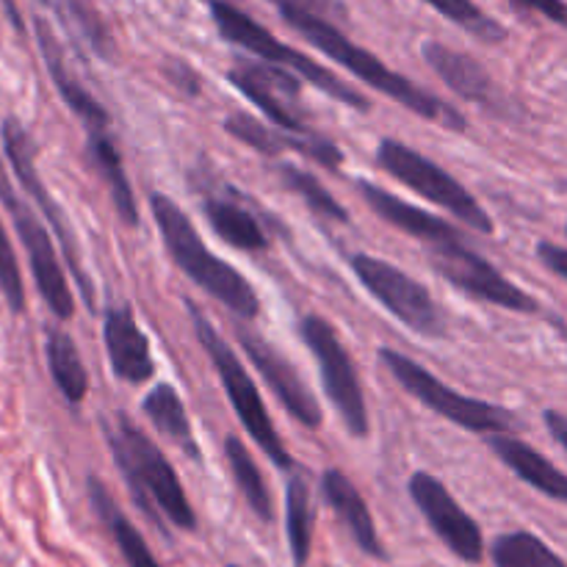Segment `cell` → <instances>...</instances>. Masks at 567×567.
<instances>
[{
	"label": "cell",
	"mask_w": 567,
	"mask_h": 567,
	"mask_svg": "<svg viewBox=\"0 0 567 567\" xmlns=\"http://www.w3.org/2000/svg\"><path fill=\"white\" fill-rule=\"evenodd\" d=\"M410 498L419 507V513L424 515L426 524L432 526L437 537H441L443 546L454 554L457 559L468 565H480L485 557V540H482V529L463 507H460L457 498L449 493V487L443 485L437 476L419 471V474L410 476Z\"/></svg>",
	"instance_id": "14"
},
{
	"label": "cell",
	"mask_w": 567,
	"mask_h": 567,
	"mask_svg": "<svg viewBox=\"0 0 567 567\" xmlns=\"http://www.w3.org/2000/svg\"><path fill=\"white\" fill-rule=\"evenodd\" d=\"M203 214L208 219L210 230L230 247L244 249V252H264L269 247V236L260 227V221L238 199H227L216 194V197L203 199Z\"/></svg>",
	"instance_id": "24"
},
{
	"label": "cell",
	"mask_w": 567,
	"mask_h": 567,
	"mask_svg": "<svg viewBox=\"0 0 567 567\" xmlns=\"http://www.w3.org/2000/svg\"><path fill=\"white\" fill-rule=\"evenodd\" d=\"M358 192L360 197L365 199V205H369L382 221H388V225H393L396 230L413 236L415 241H421L424 247H435V244L460 236L457 227L443 221L441 216H432L426 214V210L415 208V205L404 203L402 197L385 192V188L377 186V183L358 181Z\"/></svg>",
	"instance_id": "20"
},
{
	"label": "cell",
	"mask_w": 567,
	"mask_h": 567,
	"mask_svg": "<svg viewBox=\"0 0 567 567\" xmlns=\"http://www.w3.org/2000/svg\"><path fill=\"white\" fill-rule=\"evenodd\" d=\"M430 9L446 17L449 22L468 31L471 37L485 44H502L507 39V28L498 20H493L487 11H482L474 0H424Z\"/></svg>",
	"instance_id": "32"
},
{
	"label": "cell",
	"mask_w": 567,
	"mask_h": 567,
	"mask_svg": "<svg viewBox=\"0 0 567 567\" xmlns=\"http://www.w3.org/2000/svg\"><path fill=\"white\" fill-rule=\"evenodd\" d=\"M321 496L330 504L332 513L341 518V524L347 526V532L352 535L354 546H358L360 551L369 554V557L374 559L388 557L363 496H360V491L352 485V480H349L343 471L327 468L324 474H321Z\"/></svg>",
	"instance_id": "21"
},
{
	"label": "cell",
	"mask_w": 567,
	"mask_h": 567,
	"mask_svg": "<svg viewBox=\"0 0 567 567\" xmlns=\"http://www.w3.org/2000/svg\"><path fill=\"white\" fill-rule=\"evenodd\" d=\"M426 249H430L432 266H435L437 275L446 277L454 288H460L468 297L480 299V302H491L496 308L513 310V313H537L540 310L532 293H526L524 288L507 280L491 260H485L476 249H471L463 241V236L449 238V241Z\"/></svg>",
	"instance_id": "10"
},
{
	"label": "cell",
	"mask_w": 567,
	"mask_h": 567,
	"mask_svg": "<svg viewBox=\"0 0 567 567\" xmlns=\"http://www.w3.org/2000/svg\"><path fill=\"white\" fill-rule=\"evenodd\" d=\"M565 233H567V227H565Z\"/></svg>",
	"instance_id": "43"
},
{
	"label": "cell",
	"mask_w": 567,
	"mask_h": 567,
	"mask_svg": "<svg viewBox=\"0 0 567 567\" xmlns=\"http://www.w3.org/2000/svg\"><path fill=\"white\" fill-rule=\"evenodd\" d=\"M377 164L388 175L396 177L402 186H408L410 192L421 194L424 199H430V203L441 205L449 214L457 216L471 230L482 233V236H493L491 216L476 203L474 194L457 177L449 175L443 166H437L435 161L421 155L419 150L408 147V144L396 142V138H382L380 147H377Z\"/></svg>",
	"instance_id": "7"
},
{
	"label": "cell",
	"mask_w": 567,
	"mask_h": 567,
	"mask_svg": "<svg viewBox=\"0 0 567 567\" xmlns=\"http://www.w3.org/2000/svg\"><path fill=\"white\" fill-rule=\"evenodd\" d=\"M543 421H546V430L551 432L554 441L567 452V415L559 413V410H546Z\"/></svg>",
	"instance_id": "39"
},
{
	"label": "cell",
	"mask_w": 567,
	"mask_h": 567,
	"mask_svg": "<svg viewBox=\"0 0 567 567\" xmlns=\"http://www.w3.org/2000/svg\"><path fill=\"white\" fill-rule=\"evenodd\" d=\"M380 363L391 371L393 380L404 388L413 399H419L426 410H432L441 419L476 432V435H502V432L518 430L520 421L513 410L498 408V404L468 399L437 380L430 369L415 363L408 354L396 349H380Z\"/></svg>",
	"instance_id": "6"
},
{
	"label": "cell",
	"mask_w": 567,
	"mask_h": 567,
	"mask_svg": "<svg viewBox=\"0 0 567 567\" xmlns=\"http://www.w3.org/2000/svg\"><path fill=\"white\" fill-rule=\"evenodd\" d=\"M150 210H153L155 225H158L161 238H164V247L166 252H169L172 264H175L194 286H199L205 293L219 299V302L225 305L227 310H233L241 321L258 319L260 299L258 293H255V288L249 286V280L241 271L233 269L230 264L216 258V255L205 247V241L199 238L197 227L192 225L186 210H183L175 199L166 197V194L161 192L150 194Z\"/></svg>",
	"instance_id": "3"
},
{
	"label": "cell",
	"mask_w": 567,
	"mask_h": 567,
	"mask_svg": "<svg viewBox=\"0 0 567 567\" xmlns=\"http://www.w3.org/2000/svg\"><path fill=\"white\" fill-rule=\"evenodd\" d=\"M103 343L116 380L131 382V385H144L153 380V352H150V341L138 327L131 305H116V308L105 310Z\"/></svg>",
	"instance_id": "18"
},
{
	"label": "cell",
	"mask_w": 567,
	"mask_h": 567,
	"mask_svg": "<svg viewBox=\"0 0 567 567\" xmlns=\"http://www.w3.org/2000/svg\"><path fill=\"white\" fill-rule=\"evenodd\" d=\"M103 432L133 502L147 515V520H153L155 529L164 535L166 524L183 532L197 529V515L188 504L186 491L153 437H147V432L133 424L125 413H114L111 421L103 419Z\"/></svg>",
	"instance_id": "1"
},
{
	"label": "cell",
	"mask_w": 567,
	"mask_h": 567,
	"mask_svg": "<svg viewBox=\"0 0 567 567\" xmlns=\"http://www.w3.org/2000/svg\"><path fill=\"white\" fill-rule=\"evenodd\" d=\"M186 310H188V319H192L194 324V332H197V341L203 343L205 354H208L210 363H214V371L219 374L221 388H225L227 399H230L233 410H236L244 430H247L249 437L264 449V454L277 465V468L280 471L297 468L291 452H288L286 443H282L280 435H277V426L271 424L269 410H266L264 399H260L258 385L252 382L249 371L244 369L238 354L233 352L230 343L216 332V327L210 324L208 316H205L192 299H186Z\"/></svg>",
	"instance_id": "4"
},
{
	"label": "cell",
	"mask_w": 567,
	"mask_h": 567,
	"mask_svg": "<svg viewBox=\"0 0 567 567\" xmlns=\"http://www.w3.org/2000/svg\"><path fill=\"white\" fill-rule=\"evenodd\" d=\"M0 293L9 302L14 313L25 310V291H22L20 266H17L14 249H11L9 236H6L3 225H0Z\"/></svg>",
	"instance_id": "34"
},
{
	"label": "cell",
	"mask_w": 567,
	"mask_h": 567,
	"mask_svg": "<svg viewBox=\"0 0 567 567\" xmlns=\"http://www.w3.org/2000/svg\"><path fill=\"white\" fill-rule=\"evenodd\" d=\"M61 20H66V25L100 55V59H114L116 44L111 39V31L105 28V22L100 20L97 11L89 6V0H59Z\"/></svg>",
	"instance_id": "33"
},
{
	"label": "cell",
	"mask_w": 567,
	"mask_h": 567,
	"mask_svg": "<svg viewBox=\"0 0 567 567\" xmlns=\"http://www.w3.org/2000/svg\"><path fill=\"white\" fill-rule=\"evenodd\" d=\"M299 338H302L305 347H308L310 354L316 358L324 393L330 396V402L336 404L338 415L343 419L347 430L352 432L354 437L369 435L371 424L363 385H360L352 354L347 352L343 341L338 338L336 327L327 319H321V316L310 313L299 321Z\"/></svg>",
	"instance_id": "8"
},
{
	"label": "cell",
	"mask_w": 567,
	"mask_h": 567,
	"mask_svg": "<svg viewBox=\"0 0 567 567\" xmlns=\"http://www.w3.org/2000/svg\"><path fill=\"white\" fill-rule=\"evenodd\" d=\"M33 28H37L39 50H42V59H44V64H48L50 78H53L55 89H59V94L64 97V103L70 105L72 114H75L78 120L86 125V133L109 131V125H111L109 111L97 103V97H94V94L89 92L81 81H78L75 72L70 70L64 48L59 44L53 28L48 25V20L37 17V20H33Z\"/></svg>",
	"instance_id": "19"
},
{
	"label": "cell",
	"mask_w": 567,
	"mask_h": 567,
	"mask_svg": "<svg viewBox=\"0 0 567 567\" xmlns=\"http://www.w3.org/2000/svg\"><path fill=\"white\" fill-rule=\"evenodd\" d=\"M42 3H48V0H42Z\"/></svg>",
	"instance_id": "41"
},
{
	"label": "cell",
	"mask_w": 567,
	"mask_h": 567,
	"mask_svg": "<svg viewBox=\"0 0 567 567\" xmlns=\"http://www.w3.org/2000/svg\"><path fill=\"white\" fill-rule=\"evenodd\" d=\"M280 17L293 28V31L302 33L316 50L330 55V59L338 61L343 70H349L354 78L369 83V86L377 89L380 94L396 100L399 105H404L408 111L419 114L421 120L435 122V125L446 127V131H465V116L460 114L457 109L446 105L441 97H435L432 92L421 89L419 83H413L410 78L393 72L391 66L382 64L371 50L354 44L352 39L341 31L338 22L321 20V17L313 14H302V11H282Z\"/></svg>",
	"instance_id": "2"
},
{
	"label": "cell",
	"mask_w": 567,
	"mask_h": 567,
	"mask_svg": "<svg viewBox=\"0 0 567 567\" xmlns=\"http://www.w3.org/2000/svg\"><path fill=\"white\" fill-rule=\"evenodd\" d=\"M89 502H92L94 513L100 515V520L105 524V529L114 537L116 548H120L122 559H125L127 567H161L158 559L153 557L150 546L144 543L142 532L120 513V507L114 504V498L109 496L100 480H89Z\"/></svg>",
	"instance_id": "25"
},
{
	"label": "cell",
	"mask_w": 567,
	"mask_h": 567,
	"mask_svg": "<svg viewBox=\"0 0 567 567\" xmlns=\"http://www.w3.org/2000/svg\"><path fill=\"white\" fill-rule=\"evenodd\" d=\"M164 75L166 81L172 83V86L177 89L181 94H186V97H197L199 92H203V86H199V75L197 70H194L192 64H186L183 59H169L164 64Z\"/></svg>",
	"instance_id": "36"
},
{
	"label": "cell",
	"mask_w": 567,
	"mask_h": 567,
	"mask_svg": "<svg viewBox=\"0 0 567 567\" xmlns=\"http://www.w3.org/2000/svg\"><path fill=\"white\" fill-rule=\"evenodd\" d=\"M421 55H424L426 66L468 103H476L480 109L493 111V114L507 116V97L502 94L498 83L493 81L491 72L468 53L449 48L441 42H424L421 44Z\"/></svg>",
	"instance_id": "17"
},
{
	"label": "cell",
	"mask_w": 567,
	"mask_h": 567,
	"mask_svg": "<svg viewBox=\"0 0 567 567\" xmlns=\"http://www.w3.org/2000/svg\"><path fill=\"white\" fill-rule=\"evenodd\" d=\"M225 457H227V465H230L233 480H236L238 493L244 496L247 507L252 509L260 520H266V524H269V520L275 518L271 493H269V487H266V480H264V474H260L258 463H255L252 454H249V449L241 443V437H236V435L227 437Z\"/></svg>",
	"instance_id": "29"
},
{
	"label": "cell",
	"mask_w": 567,
	"mask_h": 567,
	"mask_svg": "<svg viewBox=\"0 0 567 567\" xmlns=\"http://www.w3.org/2000/svg\"><path fill=\"white\" fill-rule=\"evenodd\" d=\"M225 131L230 133L236 142L247 144L255 153L260 155H280L286 150H293V153L305 155L313 164L324 166V169L338 172L343 166V153L332 138L321 136V133H291L282 131V127H269L264 122H258L255 116L244 114V111H236L225 120Z\"/></svg>",
	"instance_id": "16"
},
{
	"label": "cell",
	"mask_w": 567,
	"mask_h": 567,
	"mask_svg": "<svg viewBox=\"0 0 567 567\" xmlns=\"http://www.w3.org/2000/svg\"><path fill=\"white\" fill-rule=\"evenodd\" d=\"M44 354H48L50 377L61 396L70 404H81L89 393V374L70 332H64L61 327H50L44 332Z\"/></svg>",
	"instance_id": "27"
},
{
	"label": "cell",
	"mask_w": 567,
	"mask_h": 567,
	"mask_svg": "<svg viewBox=\"0 0 567 567\" xmlns=\"http://www.w3.org/2000/svg\"><path fill=\"white\" fill-rule=\"evenodd\" d=\"M349 266L358 275V280L363 282L365 291L382 305L391 316H396L408 330L419 332L426 338H441L443 332V316L437 310L432 293L421 286L419 280H413L410 275H404L402 269H396L388 260L374 258V255L358 252L349 258Z\"/></svg>",
	"instance_id": "9"
},
{
	"label": "cell",
	"mask_w": 567,
	"mask_h": 567,
	"mask_svg": "<svg viewBox=\"0 0 567 567\" xmlns=\"http://www.w3.org/2000/svg\"><path fill=\"white\" fill-rule=\"evenodd\" d=\"M0 199H3L6 210H9L11 221L17 227V236H20L22 247H25L28 260H31L33 280H37L39 293L48 302V308L53 310L55 319L66 321L75 316V299H72L70 286H66L64 269L59 264V255H55L53 241H50L48 230L42 227V221L37 219L31 208H28L25 199L14 192L9 181V172L0 164Z\"/></svg>",
	"instance_id": "12"
},
{
	"label": "cell",
	"mask_w": 567,
	"mask_h": 567,
	"mask_svg": "<svg viewBox=\"0 0 567 567\" xmlns=\"http://www.w3.org/2000/svg\"><path fill=\"white\" fill-rule=\"evenodd\" d=\"M491 554L496 567H567L565 559L532 532H509L496 537Z\"/></svg>",
	"instance_id": "30"
},
{
	"label": "cell",
	"mask_w": 567,
	"mask_h": 567,
	"mask_svg": "<svg viewBox=\"0 0 567 567\" xmlns=\"http://www.w3.org/2000/svg\"><path fill=\"white\" fill-rule=\"evenodd\" d=\"M236 338L241 343L244 354L249 358V363L260 371L266 385L271 388L277 399H280L282 408L293 415V421H299L308 430H319L321 426V408L316 402V396L310 393V388L305 385L302 377L297 374L291 363L266 341L264 336L252 332L249 327L238 324L236 327Z\"/></svg>",
	"instance_id": "15"
},
{
	"label": "cell",
	"mask_w": 567,
	"mask_h": 567,
	"mask_svg": "<svg viewBox=\"0 0 567 567\" xmlns=\"http://www.w3.org/2000/svg\"><path fill=\"white\" fill-rule=\"evenodd\" d=\"M487 446L496 452V457L502 460L518 480H524L526 485L535 487L537 493H543V496L554 498V502L565 504L567 507V474L559 471L546 454H540L535 446L513 437L509 432L487 435Z\"/></svg>",
	"instance_id": "22"
},
{
	"label": "cell",
	"mask_w": 567,
	"mask_h": 567,
	"mask_svg": "<svg viewBox=\"0 0 567 567\" xmlns=\"http://www.w3.org/2000/svg\"><path fill=\"white\" fill-rule=\"evenodd\" d=\"M513 3L520 6V9H526V11H537V14L546 17V20L567 28V3L565 0H513Z\"/></svg>",
	"instance_id": "37"
},
{
	"label": "cell",
	"mask_w": 567,
	"mask_h": 567,
	"mask_svg": "<svg viewBox=\"0 0 567 567\" xmlns=\"http://www.w3.org/2000/svg\"><path fill=\"white\" fill-rule=\"evenodd\" d=\"M277 11H302V14L321 17V20L338 22V25H347L349 22V9L343 0H269Z\"/></svg>",
	"instance_id": "35"
},
{
	"label": "cell",
	"mask_w": 567,
	"mask_h": 567,
	"mask_svg": "<svg viewBox=\"0 0 567 567\" xmlns=\"http://www.w3.org/2000/svg\"><path fill=\"white\" fill-rule=\"evenodd\" d=\"M537 258L543 260L548 271H554L557 277H563L567 282V247H559V244L540 241L537 244Z\"/></svg>",
	"instance_id": "38"
},
{
	"label": "cell",
	"mask_w": 567,
	"mask_h": 567,
	"mask_svg": "<svg viewBox=\"0 0 567 567\" xmlns=\"http://www.w3.org/2000/svg\"><path fill=\"white\" fill-rule=\"evenodd\" d=\"M86 153H89V161L94 164V169L103 175L105 186H109V194H111V203H114L120 219L125 221L127 227H138L136 197H133V186L131 181H127L125 164H122L120 150H116L114 138H111V131L89 133Z\"/></svg>",
	"instance_id": "23"
},
{
	"label": "cell",
	"mask_w": 567,
	"mask_h": 567,
	"mask_svg": "<svg viewBox=\"0 0 567 567\" xmlns=\"http://www.w3.org/2000/svg\"><path fill=\"white\" fill-rule=\"evenodd\" d=\"M277 175H280L282 186L291 188V192L297 194V197L302 199V203L308 205L316 216L338 221V225H347L349 221L347 208H343V205L338 203V199L332 197L324 186H321V181L313 175V172L299 169L297 164H280L277 166Z\"/></svg>",
	"instance_id": "31"
},
{
	"label": "cell",
	"mask_w": 567,
	"mask_h": 567,
	"mask_svg": "<svg viewBox=\"0 0 567 567\" xmlns=\"http://www.w3.org/2000/svg\"><path fill=\"white\" fill-rule=\"evenodd\" d=\"M205 3H216V0H205ZM230 3H233V0H230Z\"/></svg>",
	"instance_id": "40"
},
{
	"label": "cell",
	"mask_w": 567,
	"mask_h": 567,
	"mask_svg": "<svg viewBox=\"0 0 567 567\" xmlns=\"http://www.w3.org/2000/svg\"><path fill=\"white\" fill-rule=\"evenodd\" d=\"M142 413L147 415L150 424H153L161 435L169 437L172 443H177L192 460H199V446L197 441H194L186 404H183L181 393H177L175 388L166 385V382L155 385L153 391L142 399Z\"/></svg>",
	"instance_id": "26"
},
{
	"label": "cell",
	"mask_w": 567,
	"mask_h": 567,
	"mask_svg": "<svg viewBox=\"0 0 567 567\" xmlns=\"http://www.w3.org/2000/svg\"><path fill=\"white\" fill-rule=\"evenodd\" d=\"M210 17H214V25L216 31H219V37L227 39L230 44H236V48L258 55L260 61H269V64L286 66V70L297 72L299 78H305V81L313 83L316 89L330 94L332 100L360 111V114H365V111L371 109L365 94H360L358 89L349 86L343 78H338L336 72L321 66L319 61H313L310 55L282 44L269 28L255 22L247 11H241L236 3H230V0H216V3H210Z\"/></svg>",
	"instance_id": "5"
},
{
	"label": "cell",
	"mask_w": 567,
	"mask_h": 567,
	"mask_svg": "<svg viewBox=\"0 0 567 567\" xmlns=\"http://www.w3.org/2000/svg\"><path fill=\"white\" fill-rule=\"evenodd\" d=\"M313 493H310L308 480H305L302 474H293L291 480H288L286 491V535L288 548H291V559L297 567H305L310 563V551H313Z\"/></svg>",
	"instance_id": "28"
},
{
	"label": "cell",
	"mask_w": 567,
	"mask_h": 567,
	"mask_svg": "<svg viewBox=\"0 0 567 567\" xmlns=\"http://www.w3.org/2000/svg\"><path fill=\"white\" fill-rule=\"evenodd\" d=\"M3 150H6V155H9V164H11V169H14L17 181H20L22 188L31 194L33 203L39 205L42 216L50 221V227H53L55 238H59L61 249H64L66 266H70L72 277H75L78 288H81L83 302H86V308L94 313V310H97V305H94V282H92V277L86 275V269H83L81 249H78L75 233H72L66 214L59 208V203L50 197L48 186H44L42 177H39L37 150H33V142H31V136L25 133V127H22L14 116H9V120L3 122Z\"/></svg>",
	"instance_id": "11"
},
{
	"label": "cell",
	"mask_w": 567,
	"mask_h": 567,
	"mask_svg": "<svg viewBox=\"0 0 567 567\" xmlns=\"http://www.w3.org/2000/svg\"><path fill=\"white\" fill-rule=\"evenodd\" d=\"M230 567H236V565H230Z\"/></svg>",
	"instance_id": "42"
},
{
	"label": "cell",
	"mask_w": 567,
	"mask_h": 567,
	"mask_svg": "<svg viewBox=\"0 0 567 567\" xmlns=\"http://www.w3.org/2000/svg\"><path fill=\"white\" fill-rule=\"evenodd\" d=\"M227 81L247 100H252L277 127L291 133H310V114L302 103V81L286 66L264 61H238Z\"/></svg>",
	"instance_id": "13"
}]
</instances>
